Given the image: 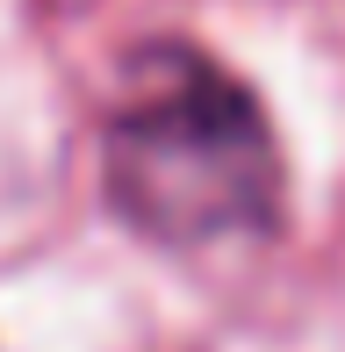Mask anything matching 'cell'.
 <instances>
[{"label":"cell","instance_id":"1","mask_svg":"<svg viewBox=\"0 0 345 352\" xmlns=\"http://www.w3.org/2000/svg\"><path fill=\"white\" fill-rule=\"evenodd\" d=\"M101 173L115 216L172 252L274 237L288 216V158L259 94L172 36L137 43L115 65Z\"/></svg>","mask_w":345,"mask_h":352}]
</instances>
